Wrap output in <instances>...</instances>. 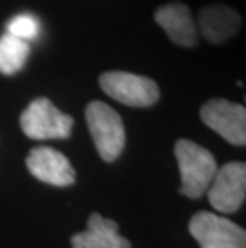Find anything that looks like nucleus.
I'll return each instance as SVG.
<instances>
[{"label":"nucleus","mask_w":246,"mask_h":248,"mask_svg":"<svg viewBox=\"0 0 246 248\" xmlns=\"http://www.w3.org/2000/svg\"><path fill=\"white\" fill-rule=\"evenodd\" d=\"M85 119L98 154L102 160L114 162L122 154L127 141L122 117L109 104L91 101L85 109Z\"/></svg>","instance_id":"nucleus-2"},{"label":"nucleus","mask_w":246,"mask_h":248,"mask_svg":"<svg viewBox=\"0 0 246 248\" xmlns=\"http://www.w3.org/2000/svg\"><path fill=\"white\" fill-rule=\"evenodd\" d=\"M155 21L174 45L184 48L197 45V26L193 23L189 7H186L184 3L174 2L160 7L155 13Z\"/></svg>","instance_id":"nucleus-9"},{"label":"nucleus","mask_w":246,"mask_h":248,"mask_svg":"<svg viewBox=\"0 0 246 248\" xmlns=\"http://www.w3.org/2000/svg\"><path fill=\"white\" fill-rule=\"evenodd\" d=\"M99 85L115 101L131 108L154 106L160 98L159 85L152 78L125 71L104 72L99 77Z\"/></svg>","instance_id":"nucleus-4"},{"label":"nucleus","mask_w":246,"mask_h":248,"mask_svg":"<svg viewBox=\"0 0 246 248\" xmlns=\"http://www.w3.org/2000/svg\"><path fill=\"white\" fill-rule=\"evenodd\" d=\"M26 165L30 175L50 186L66 187L75 181V170L69 159L50 146L34 147L26 159Z\"/></svg>","instance_id":"nucleus-8"},{"label":"nucleus","mask_w":246,"mask_h":248,"mask_svg":"<svg viewBox=\"0 0 246 248\" xmlns=\"http://www.w3.org/2000/svg\"><path fill=\"white\" fill-rule=\"evenodd\" d=\"M192 237L200 248H246V232L219 215L200 212L189 223Z\"/></svg>","instance_id":"nucleus-5"},{"label":"nucleus","mask_w":246,"mask_h":248,"mask_svg":"<svg viewBox=\"0 0 246 248\" xmlns=\"http://www.w3.org/2000/svg\"><path fill=\"white\" fill-rule=\"evenodd\" d=\"M30 53L28 42L5 32L0 35V72L5 76H13L24 67Z\"/></svg>","instance_id":"nucleus-12"},{"label":"nucleus","mask_w":246,"mask_h":248,"mask_svg":"<svg viewBox=\"0 0 246 248\" xmlns=\"http://www.w3.org/2000/svg\"><path fill=\"white\" fill-rule=\"evenodd\" d=\"M174 155L181 171L179 192L189 199L202 197L217 171L214 155L203 146L189 140H179L176 142Z\"/></svg>","instance_id":"nucleus-1"},{"label":"nucleus","mask_w":246,"mask_h":248,"mask_svg":"<svg viewBox=\"0 0 246 248\" xmlns=\"http://www.w3.org/2000/svg\"><path fill=\"white\" fill-rule=\"evenodd\" d=\"M246 165L243 162H229L217 168L208 187L209 203L219 213H235L245 202Z\"/></svg>","instance_id":"nucleus-6"},{"label":"nucleus","mask_w":246,"mask_h":248,"mask_svg":"<svg viewBox=\"0 0 246 248\" xmlns=\"http://www.w3.org/2000/svg\"><path fill=\"white\" fill-rule=\"evenodd\" d=\"M7 34L29 44L30 40H35L39 37L40 23L37 18L32 16V15H28V13L16 15V16L8 21Z\"/></svg>","instance_id":"nucleus-13"},{"label":"nucleus","mask_w":246,"mask_h":248,"mask_svg":"<svg viewBox=\"0 0 246 248\" xmlns=\"http://www.w3.org/2000/svg\"><path fill=\"white\" fill-rule=\"evenodd\" d=\"M21 130L30 140L69 138L74 119L61 112L48 98H35L19 117Z\"/></svg>","instance_id":"nucleus-3"},{"label":"nucleus","mask_w":246,"mask_h":248,"mask_svg":"<svg viewBox=\"0 0 246 248\" xmlns=\"http://www.w3.org/2000/svg\"><path fill=\"white\" fill-rule=\"evenodd\" d=\"M203 124L233 146L246 142V109L227 99H209L200 109Z\"/></svg>","instance_id":"nucleus-7"},{"label":"nucleus","mask_w":246,"mask_h":248,"mask_svg":"<svg viewBox=\"0 0 246 248\" xmlns=\"http://www.w3.org/2000/svg\"><path fill=\"white\" fill-rule=\"evenodd\" d=\"M72 248H131V244L118 234V224L114 219L91 213L87 229L72 235Z\"/></svg>","instance_id":"nucleus-11"},{"label":"nucleus","mask_w":246,"mask_h":248,"mask_svg":"<svg viewBox=\"0 0 246 248\" xmlns=\"http://www.w3.org/2000/svg\"><path fill=\"white\" fill-rule=\"evenodd\" d=\"M200 32L209 44L219 45L238 32L242 18L233 8L222 3L208 5L198 15Z\"/></svg>","instance_id":"nucleus-10"}]
</instances>
